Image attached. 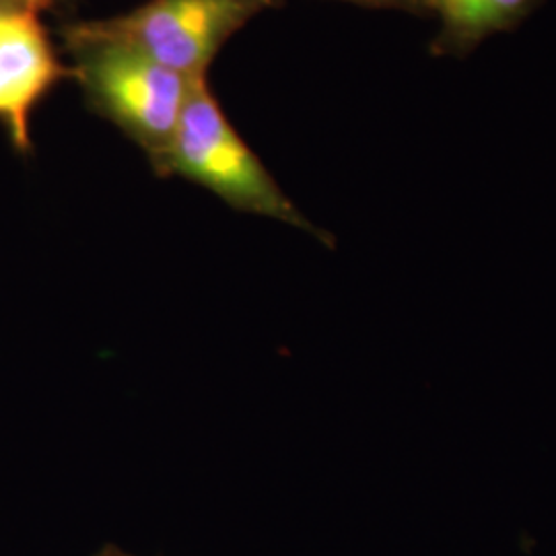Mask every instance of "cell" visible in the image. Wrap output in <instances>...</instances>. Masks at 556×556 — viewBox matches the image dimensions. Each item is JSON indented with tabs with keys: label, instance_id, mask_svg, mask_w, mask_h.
Returning a JSON list of instances; mask_svg holds the SVG:
<instances>
[{
	"label": "cell",
	"instance_id": "6da1fadb",
	"mask_svg": "<svg viewBox=\"0 0 556 556\" xmlns=\"http://www.w3.org/2000/svg\"><path fill=\"white\" fill-rule=\"evenodd\" d=\"M60 38L71 79L79 85L89 110L137 144L160 178L197 80L179 77L119 41L101 38L80 21L66 23Z\"/></svg>",
	"mask_w": 556,
	"mask_h": 556
},
{
	"label": "cell",
	"instance_id": "7a4b0ae2",
	"mask_svg": "<svg viewBox=\"0 0 556 556\" xmlns=\"http://www.w3.org/2000/svg\"><path fill=\"white\" fill-rule=\"evenodd\" d=\"M160 178L192 181L233 211L291 225L328 248L337 243L328 231L307 219L278 186L275 176L220 108L208 79L192 85Z\"/></svg>",
	"mask_w": 556,
	"mask_h": 556
},
{
	"label": "cell",
	"instance_id": "3957f363",
	"mask_svg": "<svg viewBox=\"0 0 556 556\" xmlns=\"http://www.w3.org/2000/svg\"><path fill=\"white\" fill-rule=\"evenodd\" d=\"M282 0H147L101 20L80 21L188 80L208 79L227 41Z\"/></svg>",
	"mask_w": 556,
	"mask_h": 556
},
{
	"label": "cell",
	"instance_id": "277c9868",
	"mask_svg": "<svg viewBox=\"0 0 556 556\" xmlns=\"http://www.w3.org/2000/svg\"><path fill=\"white\" fill-rule=\"evenodd\" d=\"M71 79L41 15L15 11L0 20V126L13 149H34L31 118L62 80Z\"/></svg>",
	"mask_w": 556,
	"mask_h": 556
},
{
	"label": "cell",
	"instance_id": "5b68a950",
	"mask_svg": "<svg viewBox=\"0 0 556 556\" xmlns=\"http://www.w3.org/2000/svg\"><path fill=\"white\" fill-rule=\"evenodd\" d=\"M425 17L438 21L429 52L438 59H466L480 43L507 34L528 20L542 0H420Z\"/></svg>",
	"mask_w": 556,
	"mask_h": 556
},
{
	"label": "cell",
	"instance_id": "8992f818",
	"mask_svg": "<svg viewBox=\"0 0 556 556\" xmlns=\"http://www.w3.org/2000/svg\"><path fill=\"white\" fill-rule=\"evenodd\" d=\"M340 2H351V4L367 7V9L400 11V13H408V15H415V17H425L420 0H340Z\"/></svg>",
	"mask_w": 556,
	"mask_h": 556
},
{
	"label": "cell",
	"instance_id": "52a82bcc",
	"mask_svg": "<svg viewBox=\"0 0 556 556\" xmlns=\"http://www.w3.org/2000/svg\"><path fill=\"white\" fill-rule=\"evenodd\" d=\"M21 7H25L27 11H34V13H38V15H43V13H48V11H54V9H59L62 7L64 2H68V0H17Z\"/></svg>",
	"mask_w": 556,
	"mask_h": 556
},
{
	"label": "cell",
	"instance_id": "ba28073f",
	"mask_svg": "<svg viewBox=\"0 0 556 556\" xmlns=\"http://www.w3.org/2000/svg\"><path fill=\"white\" fill-rule=\"evenodd\" d=\"M15 11H27L25 7H21L17 0H0V20L15 13ZM34 13V11H31Z\"/></svg>",
	"mask_w": 556,
	"mask_h": 556
},
{
	"label": "cell",
	"instance_id": "9c48e42d",
	"mask_svg": "<svg viewBox=\"0 0 556 556\" xmlns=\"http://www.w3.org/2000/svg\"><path fill=\"white\" fill-rule=\"evenodd\" d=\"M96 556H135L130 555V553H126V551H122L118 548L116 544H105V546H101L100 551L96 553Z\"/></svg>",
	"mask_w": 556,
	"mask_h": 556
}]
</instances>
